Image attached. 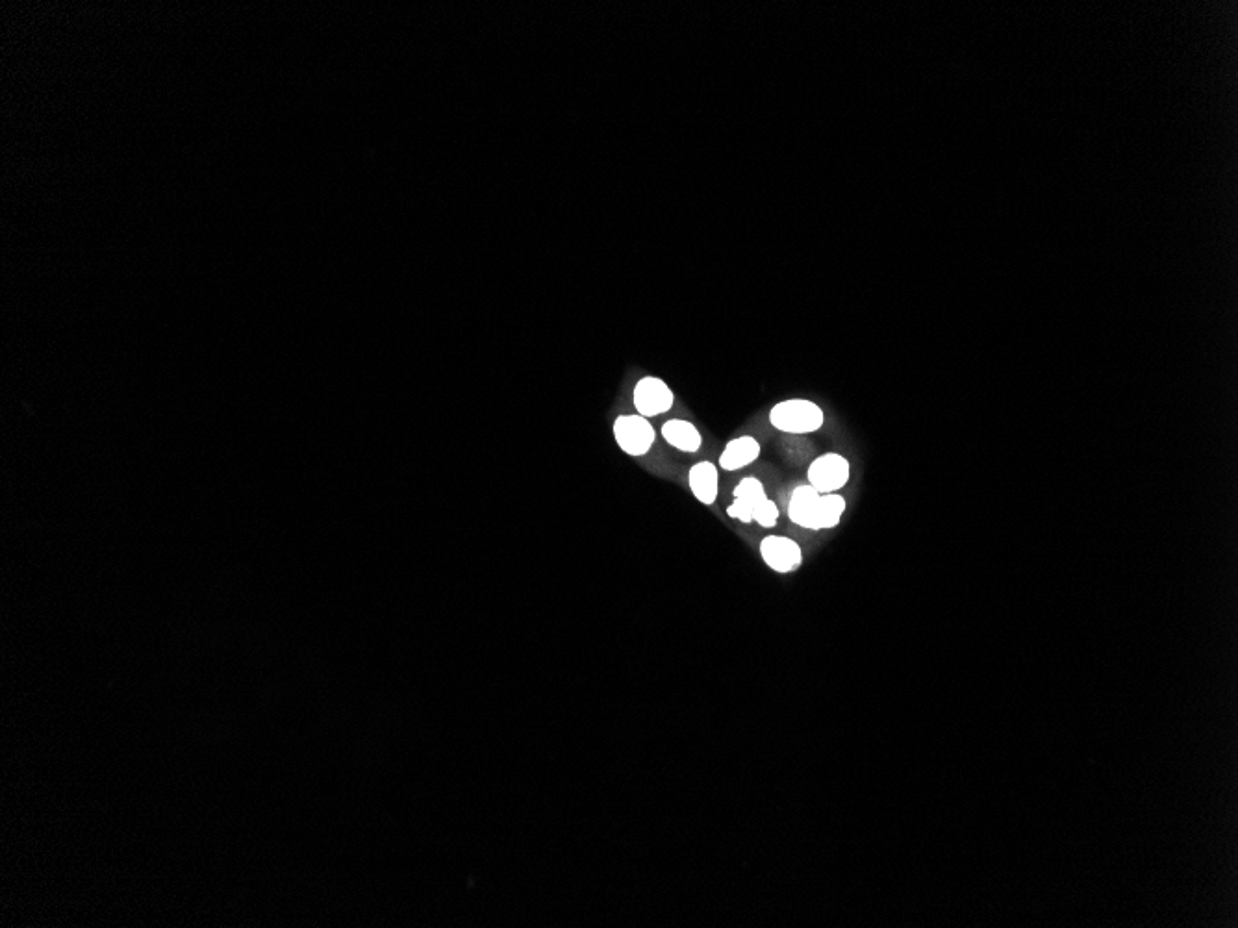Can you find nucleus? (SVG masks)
<instances>
[{
  "instance_id": "obj_1",
  "label": "nucleus",
  "mask_w": 1238,
  "mask_h": 928,
  "mask_svg": "<svg viewBox=\"0 0 1238 928\" xmlns=\"http://www.w3.org/2000/svg\"><path fill=\"white\" fill-rule=\"evenodd\" d=\"M734 502L727 508V515L742 523L757 521L760 527H775L779 519L777 504L768 499L762 482L755 477H747L734 488Z\"/></svg>"
},
{
  "instance_id": "obj_2",
  "label": "nucleus",
  "mask_w": 1238,
  "mask_h": 928,
  "mask_svg": "<svg viewBox=\"0 0 1238 928\" xmlns=\"http://www.w3.org/2000/svg\"><path fill=\"white\" fill-rule=\"evenodd\" d=\"M770 423L786 434H810L823 425L822 408L805 399H790L771 408Z\"/></svg>"
},
{
  "instance_id": "obj_3",
  "label": "nucleus",
  "mask_w": 1238,
  "mask_h": 928,
  "mask_svg": "<svg viewBox=\"0 0 1238 928\" xmlns=\"http://www.w3.org/2000/svg\"><path fill=\"white\" fill-rule=\"evenodd\" d=\"M614 436L621 451L644 456L655 443V428L642 415H621L614 423Z\"/></svg>"
},
{
  "instance_id": "obj_4",
  "label": "nucleus",
  "mask_w": 1238,
  "mask_h": 928,
  "mask_svg": "<svg viewBox=\"0 0 1238 928\" xmlns=\"http://www.w3.org/2000/svg\"><path fill=\"white\" fill-rule=\"evenodd\" d=\"M849 462L842 454L827 452L816 458L809 467L810 486L822 495L842 490L849 480Z\"/></svg>"
},
{
  "instance_id": "obj_5",
  "label": "nucleus",
  "mask_w": 1238,
  "mask_h": 928,
  "mask_svg": "<svg viewBox=\"0 0 1238 928\" xmlns=\"http://www.w3.org/2000/svg\"><path fill=\"white\" fill-rule=\"evenodd\" d=\"M634 406L642 417L666 414L673 406V391L660 378H642L634 388Z\"/></svg>"
},
{
  "instance_id": "obj_6",
  "label": "nucleus",
  "mask_w": 1238,
  "mask_h": 928,
  "mask_svg": "<svg viewBox=\"0 0 1238 928\" xmlns=\"http://www.w3.org/2000/svg\"><path fill=\"white\" fill-rule=\"evenodd\" d=\"M822 506L823 495L820 491L814 490L810 484L799 486V488L792 491L790 504H788V515H790L792 523H796L799 527L820 530Z\"/></svg>"
},
{
  "instance_id": "obj_7",
  "label": "nucleus",
  "mask_w": 1238,
  "mask_h": 928,
  "mask_svg": "<svg viewBox=\"0 0 1238 928\" xmlns=\"http://www.w3.org/2000/svg\"><path fill=\"white\" fill-rule=\"evenodd\" d=\"M762 560L777 573H790L803 562L801 547L796 541L783 536H768L760 543Z\"/></svg>"
},
{
  "instance_id": "obj_8",
  "label": "nucleus",
  "mask_w": 1238,
  "mask_h": 928,
  "mask_svg": "<svg viewBox=\"0 0 1238 928\" xmlns=\"http://www.w3.org/2000/svg\"><path fill=\"white\" fill-rule=\"evenodd\" d=\"M760 456V443L753 436L731 439L721 452L720 465L725 471H738L753 464Z\"/></svg>"
},
{
  "instance_id": "obj_9",
  "label": "nucleus",
  "mask_w": 1238,
  "mask_h": 928,
  "mask_svg": "<svg viewBox=\"0 0 1238 928\" xmlns=\"http://www.w3.org/2000/svg\"><path fill=\"white\" fill-rule=\"evenodd\" d=\"M690 488L697 501L714 504L718 499V469L710 462H699L690 469Z\"/></svg>"
},
{
  "instance_id": "obj_10",
  "label": "nucleus",
  "mask_w": 1238,
  "mask_h": 928,
  "mask_svg": "<svg viewBox=\"0 0 1238 928\" xmlns=\"http://www.w3.org/2000/svg\"><path fill=\"white\" fill-rule=\"evenodd\" d=\"M662 436L671 447L683 452L699 451L701 441H703L699 430L690 421H684V419H671L668 423H664Z\"/></svg>"
}]
</instances>
